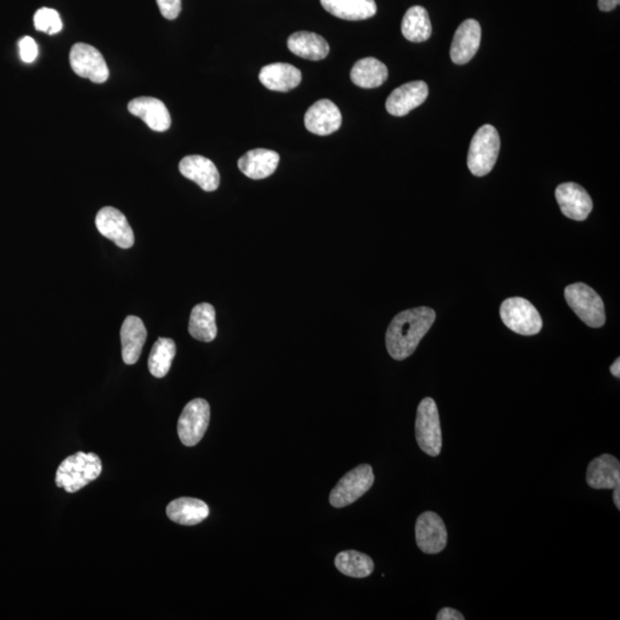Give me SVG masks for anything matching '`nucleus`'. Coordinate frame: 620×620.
I'll use <instances>...</instances> for the list:
<instances>
[{
	"instance_id": "1",
	"label": "nucleus",
	"mask_w": 620,
	"mask_h": 620,
	"mask_svg": "<svg viewBox=\"0 0 620 620\" xmlns=\"http://www.w3.org/2000/svg\"><path fill=\"white\" fill-rule=\"evenodd\" d=\"M436 321V311L428 307H418L398 314L386 333V347L397 361L406 360Z\"/></svg>"
},
{
	"instance_id": "2",
	"label": "nucleus",
	"mask_w": 620,
	"mask_h": 620,
	"mask_svg": "<svg viewBox=\"0 0 620 620\" xmlns=\"http://www.w3.org/2000/svg\"><path fill=\"white\" fill-rule=\"evenodd\" d=\"M101 471L102 464L97 454L78 452L59 465L55 484L58 487L65 488L66 492H78L91 481L96 480Z\"/></svg>"
},
{
	"instance_id": "3",
	"label": "nucleus",
	"mask_w": 620,
	"mask_h": 620,
	"mask_svg": "<svg viewBox=\"0 0 620 620\" xmlns=\"http://www.w3.org/2000/svg\"><path fill=\"white\" fill-rule=\"evenodd\" d=\"M500 136L495 126L485 125L473 136L468 153V167L473 175L483 177L492 172L500 152Z\"/></svg>"
},
{
	"instance_id": "4",
	"label": "nucleus",
	"mask_w": 620,
	"mask_h": 620,
	"mask_svg": "<svg viewBox=\"0 0 620 620\" xmlns=\"http://www.w3.org/2000/svg\"><path fill=\"white\" fill-rule=\"evenodd\" d=\"M415 433L423 452L432 457L439 455L442 448L440 417L432 398L423 399L418 406Z\"/></svg>"
},
{
	"instance_id": "5",
	"label": "nucleus",
	"mask_w": 620,
	"mask_h": 620,
	"mask_svg": "<svg viewBox=\"0 0 620 620\" xmlns=\"http://www.w3.org/2000/svg\"><path fill=\"white\" fill-rule=\"evenodd\" d=\"M568 305L576 316L591 327H601L606 323L603 300L591 286L584 283L568 286L564 292Z\"/></svg>"
},
{
	"instance_id": "6",
	"label": "nucleus",
	"mask_w": 620,
	"mask_h": 620,
	"mask_svg": "<svg viewBox=\"0 0 620 620\" xmlns=\"http://www.w3.org/2000/svg\"><path fill=\"white\" fill-rule=\"evenodd\" d=\"M500 316L505 326L519 334L535 335L543 329V319L539 311L527 299L505 300L501 305Z\"/></svg>"
},
{
	"instance_id": "7",
	"label": "nucleus",
	"mask_w": 620,
	"mask_h": 620,
	"mask_svg": "<svg viewBox=\"0 0 620 620\" xmlns=\"http://www.w3.org/2000/svg\"><path fill=\"white\" fill-rule=\"evenodd\" d=\"M374 483L373 468L361 464L343 476L330 495V503L334 508L347 507L360 499Z\"/></svg>"
},
{
	"instance_id": "8",
	"label": "nucleus",
	"mask_w": 620,
	"mask_h": 620,
	"mask_svg": "<svg viewBox=\"0 0 620 620\" xmlns=\"http://www.w3.org/2000/svg\"><path fill=\"white\" fill-rule=\"evenodd\" d=\"M211 420V407L204 399L189 401L181 412L179 426V437L181 444L193 447L198 445L206 433Z\"/></svg>"
},
{
	"instance_id": "9",
	"label": "nucleus",
	"mask_w": 620,
	"mask_h": 620,
	"mask_svg": "<svg viewBox=\"0 0 620 620\" xmlns=\"http://www.w3.org/2000/svg\"><path fill=\"white\" fill-rule=\"evenodd\" d=\"M69 61L75 74L78 76L88 78L98 85L109 80L108 63L96 47L77 43L70 50Z\"/></svg>"
},
{
	"instance_id": "10",
	"label": "nucleus",
	"mask_w": 620,
	"mask_h": 620,
	"mask_svg": "<svg viewBox=\"0 0 620 620\" xmlns=\"http://www.w3.org/2000/svg\"><path fill=\"white\" fill-rule=\"evenodd\" d=\"M415 532L417 546L425 554H439L447 546V528L436 512H423L417 519Z\"/></svg>"
},
{
	"instance_id": "11",
	"label": "nucleus",
	"mask_w": 620,
	"mask_h": 620,
	"mask_svg": "<svg viewBox=\"0 0 620 620\" xmlns=\"http://www.w3.org/2000/svg\"><path fill=\"white\" fill-rule=\"evenodd\" d=\"M96 225L102 236L120 248L128 250L135 244V236L128 220L117 208H101L96 216Z\"/></svg>"
},
{
	"instance_id": "12",
	"label": "nucleus",
	"mask_w": 620,
	"mask_h": 620,
	"mask_svg": "<svg viewBox=\"0 0 620 620\" xmlns=\"http://www.w3.org/2000/svg\"><path fill=\"white\" fill-rule=\"evenodd\" d=\"M342 117L341 109L329 100L316 101L308 109L305 125L308 132L318 136H329L341 129Z\"/></svg>"
},
{
	"instance_id": "13",
	"label": "nucleus",
	"mask_w": 620,
	"mask_h": 620,
	"mask_svg": "<svg viewBox=\"0 0 620 620\" xmlns=\"http://www.w3.org/2000/svg\"><path fill=\"white\" fill-rule=\"evenodd\" d=\"M556 200L563 214L568 219L584 221L593 209V201L582 185L560 184L555 191Z\"/></svg>"
},
{
	"instance_id": "14",
	"label": "nucleus",
	"mask_w": 620,
	"mask_h": 620,
	"mask_svg": "<svg viewBox=\"0 0 620 620\" xmlns=\"http://www.w3.org/2000/svg\"><path fill=\"white\" fill-rule=\"evenodd\" d=\"M429 96V86L425 82L415 81L399 86L386 101V110L394 117H405L417 109Z\"/></svg>"
},
{
	"instance_id": "15",
	"label": "nucleus",
	"mask_w": 620,
	"mask_h": 620,
	"mask_svg": "<svg viewBox=\"0 0 620 620\" xmlns=\"http://www.w3.org/2000/svg\"><path fill=\"white\" fill-rule=\"evenodd\" d=\"M481 28L476 20H465L457 28L450 46V59L456 65H465L475 57L480 46Z\"/></svg>"
},
{
	"instance_id": "16",
	"label": "nucleus",
	"mask_w": 620,
	"mask_h": 620,
	"mask_svg": "<svg viewBox=\"0 0 620 620\" xmlns=\"http://www.w3.org/2000/svg\"><path fill=\"white\" fill-rule=\"evenodd\" d=\"M129 112L141 118L154 132H167L172 125L171 113L164 102L153 97H138L129 102Z\"/></svg>"
},
{
	"instance_id": "17",
	"label": "nucleus",
	"mask_w": 620,
	"mask_h": 620,
	"mask_svg": "<svg viewBox=\"0 0 620 620\" xmlns=\"http://www.w3.org/2000/svg\"><path fill=\"white\" fill-rule=\"evenodd\" d=\"M180 172L188 180L195 181L204 191H216L220 187V173L207 157L189 156L180 162Z\"/></svg>"
},
{
	"instance_id": "18",
	"label": "nucleus",
	"mask_w": 620,
	"mask_h": 620,
	"mask_svg": "<svg viewBox=\"0 0 620 620\" xmlns=\"http://www.w3.org/2000/svg\"><path fill=\"white\" fill-rule=\"evenodd\" d=\"M146 338L148 331L143 321L137 316H128L121 327L122 358L125 365L133 366L140 360Z\"/></svg>"
},
{
	"instance_id": "19",
	"label": "nucleus",
	"mask_w": 620,
	"mask_h": 620,
	"mask_svg": "<svg viewBox=\"0 0 620 620\" xmlns=\"http://www.w3.org/2000/svg\"><path fill=\"white\" fill-rule=\"evenodd\" d=\"M259 80L264 88L278 93H288L302 83V74L297 67L278 62L264 66L259 74Z\"/></svg>"
},
{
	"instance_id": "20",
	"label": "nucleus",
	"mask_w": 620,
	"mask_h": 620,
	"mask_svg": "<svg viewBox=\"0 0 620 620\" xmlns=\"http://www.w3.org/2000/svg\"><path fill=\"white\" fill-rule=\"evenodd\" d=\"M279 159V154L270 149H252L240 157L238 168L248 179L263 180L276 172Z\"/></svg>"
},
{
	"instance_id": "21",
	"label": "nucleus",
	"mask_w": 620,
	"mask_h": 620,
	"mask_svg": "<svg viewBox=\"0 0 620 620\" xmlns=\"http://www.w3.org/2000/svg\"><path fill=\"white\" fill-rule=\"evenodd\" d=\"M586 481L594 489H614L620 485V463L610 454L596 457L587 468Z\"/></svg>"
},
{
	"instance_id": "22",
	"label": "nucleus",
	"mask_w": 620,
	"mask_h": 620,
	"mask_svg": "<svg viewBox=\"0 0 620 620\" xmlns=\"http://www.w3.org/2000/svg\"><path fill=\"white\" fill-rule=\"evenodd\" d=\"M288 50L306 60H323L330 52L329 43L322 36L310 31H298L288 37Z\"/></svg>"
},
{
	"instance_id": "23",
	"label": "nucleus",
	"mask_w": 620,
	"mask_h": 620,
	"mask_svg": "<svg viewBox=\"0 0 620 620\" xmlns=\"http://www.w3.org/2000/svg\"><path fill=\"white\" fill-rule=\"evenodd\" d=\"M321 4L334 17L347 21H362L377 13L374 0H321Z\"/></svg>"
},
{
	"instance_id": "24",
	"label": "nucleus",
	"mask_w": 620,
	"mask_h": 620,
	"mask_svg": "<svg viewBox=\"0 0 620 620\" xmlns=\"http://www.w3.org/2000/svg\"><path fill=\"white\" fill-rule=\"evenodd\" d=\"M209 508L204 501L193 497H180L167 507L169 519L185 527H193L207 519Z\"/></svg>"
},
{
	"instance_id": "25",
	"label": "nucleus",
	"mask_w": 620,
	"mask_h": 620,
	"mask_svg": "<svg viewBox=\"0 0 620 620\" xmlns=\"http://www.w3.org/2000/svg\"><path fill=\"white\" fill-rule=\"evenodd\" d=\"M389 77V69L374 58L358 60L350 70L351 82L358 88L374 89L384 85Z\"/></svg>"
},
{
	"instance_id": "26",
	"label": "nucleus",
	"mask_w": 620,
	"mask_h": 620,
	"mask_svg": "<svg viewBox=\"0 0 620 620\" xmlns=\"http://www.w3.org/2000/svg\"><path fill=\"white\" fill-rule=\"evenodd\" d=\"M189 333L197 341L211 342L217 335L215 308L211 303H199L189 316Z\"/></svg>"
},
{
	"instance_id": "27",
	"label": "nucleus",
	"mask_w": 620,
	"mask_h": 620,
	"mask_svg": "<svg viewBox=\"0 0 620 620\" xmlns=\"http://www.w3.org/2000/svg\"><path fill=\"white\" fill-rule=\"evenodd\" d=\"M401 31L409 42L428 41L432 35L431 20H430L428 11L423 6L410 7L402 20Z\"/></svg>"
},
{
	"instance_id": "28",
	"label": "nucleus",
	"mask_w": 620,
	"mask_h": 620,
	"mask_svg": "<svg viewBox=\"0 0 620 620\" xmlns=\"http://www.w3.org/2000/svg\"><path fill=\"white\" fill-rule=\"evenodd\" d=\"M335 568L351 578H366L374 570V560L357 551L342 552L334 560Z\"/></svg>"
},
{
	"instance_id": "29",
	"label": "nucleus",
	"mask_w": 620,
	"mask_h": 620,
	"mask_svg": "<svg viewBox=\"0 0 620 620\" xmlns=\"http://www.w3.org/2000/svg\"><path fill=\"white\" fill-rule=\"evenodd\" d=\"M176 355V343L173 339L159 338L154 343L149 358V373L157 378H164L172 368Z\"/></svg>"
},
{
	"instance_id": "30",
	"label": "nucleus",
	"mask_w": 620,
	"mask_h": 620,
	"mask_svg": "<svg viewBox=\"0 0 620 620\" xmlns=\"http://www.w3.org/2000/svg\"><path fill=\"white\" fill-rule=\"evenodd\" d=\"M34 25L36 30L49 35L60 33L62 29L60 15L57 11L47 9V7H43L36 12L34 17Z\"/></svg>"
},
{
	"instance_id": "31",
	"label": "nucleus",
	"mask_w": 620,
	"mask_h": 620,
	"mask_svg": "<svg viewBox=\"0 0 620 620\" xmlns=\"http://www.w3.org/2000/svg\"><path fill=\"white\" fill-rule=\"evenodd\" d=\"M20 55L23 61L27 63L36 60L38 55V46L36 42L31 37L22 38L19 43Z\"/></svg>"
},
{
	"instance_id": "32",
	"label": "nucleus",
	"mask_w": 620,
	"mask_h": 620,
	"mask_svg": "<svg viewBox=\"0 0 620 620\" xmlns=\"http://www.w3.org/2000/svg\"><path fill=\"white\" fill-rule=\"evenodd\" d=\"M162 17L175 20L181 11V0H157Z\"/></svg>"
},
{
	"instance_id": "33",
	"label": "nucleus",
	"mask_w": 620,
	"mask_h": 620,
	"mask_svg": "<svg viewBox=\"0 0 620 620\" xmlns=\"http://www.w3.org/2000/svg\"><path fill=\"white\" fill-rule=\"evenodd\" d=\"M438 620H464L463 615L453 608H444L437 616Z\"/></svg>"
},
{
	"instance_id": "34",
	"label": "nucleus",
	"mask_w": 620,
	"mask_h": 620,
	"mask_svg": "<svg viewBox=\"0 0 620 620\" xmlns=\"http://www.w3.org/2000/svg\"><path fill=\"white\" fill-rule=\"evenodd\" d=\"M620 0H599V9L603 12H611L618 7Z\"/></svg>"
},
{
	"instance_id": "35",
	"label": "nucleus",
	"mask_w": 620,
	"mask_h": 620,
	"mask_svg": "<svg viewBox=\"0 0 620 620\" xmlns=\"http://www.w3.org/2000/svg\"><path fill=\"white\" fill-rule=\"evenodd\" d=\"M610 371L616 378L620 377V358H617V360L614 362V365L610 366Z\"/></svg>"
},
{
	"instance_id": "36",
	"label": "nucleus",
	"mask_w": 620,
	"mask_h": 620,
	"mask_svg": "<svg viewBox=\"0 0 620 620\" xmlns=\"http://www.w3.org/2000/svg\"><path fill=\"white\" fill-rule=\"evenodd\" d=\"M614 503L619 511V509H620V485L616 486V487L614 488Z\"/></svg>"
}]
</instances>
